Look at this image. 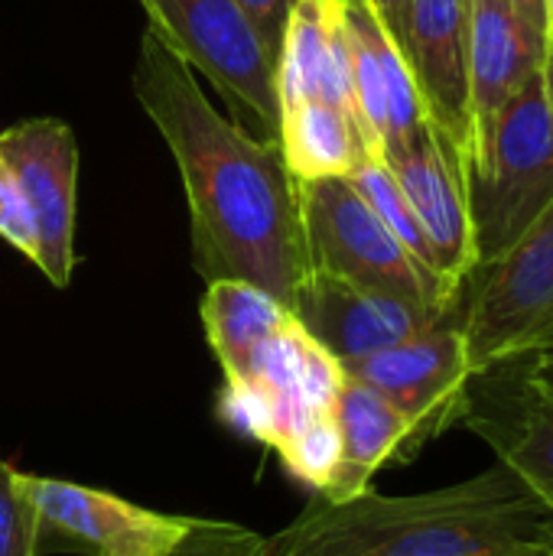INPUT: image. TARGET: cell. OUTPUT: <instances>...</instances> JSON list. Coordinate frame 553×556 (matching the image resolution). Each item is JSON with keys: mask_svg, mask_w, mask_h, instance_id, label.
<instances>
[{"mask_svg": "<svg viewBox=\"0 0 553 556\" xmlns=\"http://www.w3.org/2000/svg\"><path fill=\"white\" fill-rule=\"evenodd\" d=\"M345 375V371H342ZM336 466L329 482L323 485L326 502H349L368 492L375 472L407 450L411 427L407 420L368 384L355 378H342V388L336 394Z\"/></svg>", "mask_w": 553, "mask_h": 556, "instance_id": "16", "label": "cell"}, {"mask_svg": "<svg viewBox=\"0 0 553 556\" xmlns=\"http://www.w3.org/2000/svg\"><path fill=\"white\" fill-rule=\"evenodd\" d=\"M368 7L375 10L378 23L385 26V33L401 46L404 52V29H407V10H411V0H368Z\"/></svg>", "mask_w": 553, "mask_h": 556, "instance_id": "24", "label": "cell"}, {"mask_svg": "<svg viewBox=\"0 0 553 556\" xmlns=\"http://www.w3.org/2000/svg\"><path fill=\"white\" fill-rule=\"evenodd\" d=\"M541 78H544V94H548V104H551V117H553V52H548V59H544Z\"/></svg>", "mask_w": 553, "mask_h": 556, "instance_id": "27", "label": "cell"}, {"mask_svg": "<svg viewBox=\"0 0 553 556\" xmlns=\"http://www.w3.org/2000/svg\"><path fill=\"white\" fill-rule=\"evenodd\" d=\"M460 329L469 368L521 355H553V202L502 257L460 287Z\"/></svg>", "mask_w": 553, "mask_h": 556, "instance_id": "6", "label": "cell"}, {"mask_svg": "<svg viewBox=\"0 0 553 556\" xmlns=\"http://www.w3.org/2000/svg\"><path fill=\"white\" fill-rule=\"evenodd\" d=\"M466 189L479 264L512 251L553 202V117L541 72L502 108Z\"/></svg>", "mask_w": 553, "mask_h": 556, "instance_id": "4", "label": "cell"}, {"mask_svg": "<svg viewBox=\"0 0 553 556\" xmlns=\"http://www.w3.org/2000/svg\"><path fill=\"white\" fill-rule=\"evenodd\" d=\"M502 3L512 7L528 29L548 39V0H502Z\"/></svg>", "mask_w": 553, "mask_h": 556, "instance_id": "25", "label": "cell"}, {"mask_svg": "<svg viewBox=\"0 0 553 556\" xmlns=\"http://www.w3.org/2000/svg\"><path fill=\"white\" fill-rule=\"evenodd\" d=\"M342 371L378 391L407 420V450L420 446L460 417V397L473 375L460 329V303L430 329L375 355L345 362Z\"/></svg>", "mask_w": 553, "mask_h": 556, "instance_id": "9", "label": "cell"}, {"mask_svg": "<svg viewBox=\"0 0 553 556\" xmlns=\"http://www.w3.org/2000/svg\"><path fill=\"white\" fill-rule=\"evenodd\" d=\"M0 238L10 248H16L26 261L36 264V254H39L36 222H33V212L20 182L13 179L3 160H0Z\"/></svg>", "mask_w": 553, "mask_h": 556, "instance_id": "21", "label": "cell"}, {"mask_svg": "<svg viewBox=\"0 0 553 556\" xmlns=\"http://www.w3.org/2000/svg\"><path fill=\"white\" fill-rule=\"evenodd\" d=\"M277 143L297 182L349 179L352 169L372 156L352 114L323 98L284 104Z\"/></svg>", "mask_w": 553, "mask_h": 556, "instance_id": "17", "label": "cell"}, {"mask_svg": "<svg viewBox=\"0 0 553 556\" xmlns=\"http://www.w3.org/2000/svg\"><path fill=\"white\" fill-rule=\"evenodd\" d=\"M290 316L274 296L251 283L215 280L202 296V326L209 349L225 375L238 371L248 355Z\"/></svg>", "mask_w": 553, "mask_h": 556, "instance_id": "18", "label": "cell"}, {"mask_svg": "<svg viewBox=\"0 0 553 556\" xmlns=\"http://www.w3.org/2000/svg\"><path fill=\"white\" fill-rule=\"evenodd\" d=\"M521 358L528 362V368H531L535 378H541L544 384L553 388V355H521Z\"/></svg>", "mask_w": 553, "mask_h": 556, "instance_id": "26", "label": "cell"}, {"mask_svg": "<svg viewBox=\"0 0 553 556\" xmlns=\"http://www.w3.org/2000/svg\"><path fill=\"white\" fill-rule=\"evenodd\" d=\"M349 182H352V186L359 189V195L378 212V218L394 231V238H398V241L427 267V270H433V274L440 277L437 261H433V251H430V244H427V235H424V228H420V222H417V215H414V208H411L404 189L398 186L394 173L388 169V163H385L381 156H365V160L352 169ZM447 283H450V280H447Z\"/></svg>", "mask_w": 553, "mask_h": 556, "instance_id": "19", "label": "cell"}, {"mask_svg": "<svg viewBox=\"0 0 553 556\" xmlns=\"http://www.w3.org/2000/svg\"><path fill=\"white\" fill-rule=\"evenodd\" d=\"M179 556H274L267 541L231 528V525H209L199 521L192 538L186 541V547L179 551Z\"/></svg>", "mask_w": 553, "mask_h": 556, "instance_id": "22", "label": "cell"}, {"mask_svg": "<svg viewBox=\"0 0 553 556\" xmlns=\"http://www.w3.org/2000/svg\"><path fill=\"white\" fill-rule=\"evenodd\" d=\"M342 365L287 316L248 362L225 375L222 417L238 433L280 453L284 466L316 492L336 466V394Z\"/></svg>", "mask_w": 553, "mask_h": 556, "instance_id": "3", "label": "cell"}, {"mask_svg": "<svg viewBox=\"0 0 553 556\" xmlns=\"http://www.w3.org/2000/svg\"><path fill=\"white\" fill-rule=\"evenodd\" d=\"M130 88L176 160L199 277L251 283L293 309L313 261L300 182L277 137H251L231 124L196 72L150 29L140 39Z\"/></svg>", "mask_w": 553, "mask_h": 556, "instance_id": "1", "label": "cell"}, {"mask_svg": "<svg viewBox=\"0 0 553 556\" xmlns=\"http://www.w3.org/2000/svg\"><path fill=\"white\" fill-rule=\"evenodd\" d=\"M548 39L502 0H469V117L473 166L479 163L502 108L544 68ZM469 166V173H473ZM469 179V176H466Z\"/></svg>", "mask_w": 553, "mask_h": 556, "instance_id": "15", "label": "cell"}, {"mask_svg": "<svg viewBox=\"0 0 553 556\" xmlns=\"http://www.w3.org/2000/svg\"><path fill=\"white\" fill-rule=\"evenodd\" d=\"M381 160L404 189L427 235L440 277L453 287H463V280L476 270L479 254L469 215L466 169L460 153L427 121V127L417 137L388 150Z\"/></svg>", "mask_w": 553, "mask_h": 556, "instance_id": "11", "label": "cell"}, {"mask_svg": "<svg viewBox=\"0 0 553 556\" xmlns=\"http://www.w3.org/2000/svg\"><path fill=\"white\" fill-rule=\"evenodd\" d=\"M450 313L420 309L414 303L355 287L319 267L310 270L290 309L306 336L323 345L339 365L391 349L447 319Z\"/></svg>", "mask_w": 553, "mask_h": 556, "instance_id": "14", "label": "cell"}, {"mask_svg": "<svg viewBox=\"0 0 553 556\" xmlns=\"http://www.w3.org/2000/svg\"><path fill=\"white\" fill-rule=\"evenodd\" d=\"M42 531L29 495V476L0 463V556H36Z\"/></svg>", "mask_w": 553, "mask_h": 556, "instance_id": "20", "label": "cell"}, {"mask_svg": "<svg viewBox=\"0 0 553 556\" xmlns=\"http://www.w3.org/2000/svg\"><path fill=\"white\" fill-rule=\"evenodd\" d=\"M29 495L42 534L72 538L98 556H179L199 525L59 479L29 476Z\"/></svg>", "mask_w": 553, "mask_h": 556, "instance_id": "12", "label": "cell"}, {"mask_svg": "<svg viewBox=\"0 0 553 556\" xmlns=\"http://www.w3.org/2000/svg\"><path fill=\"white\" fill-rule=\"evenodd\" d=\"M300 215L313 267L430 313L456 309L460 287L427 270L349 179L300 182Z\"/></svg>", "mask_w": 553, "mask_h": 556, "instance_id": "5", "label": "cell"}, {"mask_svg": "<svg viewBox=\"0 0 553 556\" xmlns=\"http://www.w3.org/2000/svg\"><path fill=\"white\" fill-rule=\"evenodd\" d=\"M267 547L274 556H553V518L495 466L424 495L319 498Z\"/></svg>", "mask_w": 553, "mask_h": 556, "instance_id": "2", "label": "cell"}, {"mask_svg": "<svg viewBox=\"0 0 553 556\" xmlns=\"http://www.w3.org/2000/svg\"><path fill=\"white\" fill-rule=\"evenodd\" d=\"M140 7L156 39L244 108L264 137H277V55L238 0H140Z\"/></svg>", "mask_w": 553, "mask_h": 556, "instance_id": "7", "label": "cell"}, {"mask_svg": "<svg viewBox=\"0 0 553 556\" xmlns=\"http://www.w3.org/2000/svg\"><path fill=\"white\" fill-rule=\"evenodd\" d=\"M548 52H553V0H548Z\"/></svg>", "mask_w": 553, "mask_h": 556, "instance_id": "28", "label": "cell"}, {"mask_svg": "<svg viewBox=\"0 0 553 556\" xmlns=\"http://www.w3.org/2000/svg\"><path fill=\"white\" fill-rule=\"evenodd\" d=\"M460 417L553 518V388L525 358L492 362L469 375Z\"/></svg>", "mask_w": 553, "mask_h": 556, "instance_id": "8", "label": "cell"}, {"mask_svg": "<svg viewBox=\"0 0 553 556\" xmlns=\"http://www.w3.org/2000/svg\"><path fill=\"white\" fill-rule=\"evenodd\" d=\"M404 59L417 81L430 127L460 153L469 176V0H411Z\"/></svg>", "mask_w": 553, "mask_h": 556, "instance_id": "13", "label": "cell"}, {"mask_svg": "<svg viewBox=\"0 0 553 556\" xmlns=\"http://www.w3.org/2000/svg\"><path fill=\"white\" fill-rule=\"evenodd\" d=\"M0 160L20 182L39 238L36 267L52 287H68L75 270V182L78 143L65 121L33 117L0 134Z\"/></svg>", "mask_w": 553, "mask_h": 556, "instance_id": "10", "label": "cell"}, {"mask_svg": "<svg viewBox=\"0 0 553 556\" xmlns=\"http://www.w3.org/2000/svg\"><path fill=\"white\" fill-rule=\"evenodd\" d=\"M244 7V13L254 20V26L261 29V36L267 39V46L274 49V55H280V42H284V29L287 20L297 7V0H238Z\"/></svg>", "mask_w": 553, "mask_h": 556, "instance_id": "23", "label": "cell"}]
</instances>
